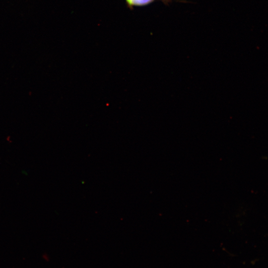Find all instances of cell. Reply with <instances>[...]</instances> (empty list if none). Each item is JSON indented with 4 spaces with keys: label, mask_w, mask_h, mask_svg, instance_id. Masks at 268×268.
<instances>
[{
    "label": "cell",
    "mask_w": 268,
    "mask_h": 268,
    "mask_svg": "<svg viewBox=\"0 0 268 268\" xmlns=\"http://www.w3.org/2000/svg\"><path fill=\"white\" fill-rule=\"evenodd\" d=\"M152 0H127L130 4L136 5L146 4Z\"/></svg>",
    "instance_id": "6da1fadb"
}]
</instances>
